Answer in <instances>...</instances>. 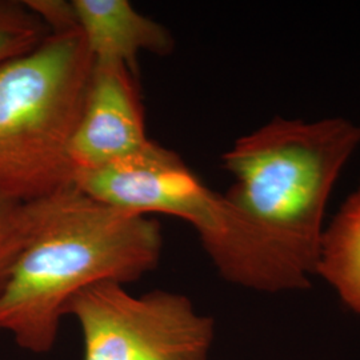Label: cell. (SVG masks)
Listing matches in <instances>:
<instances>
[{
    "label": "cell",
    "mask_w": 360,
    "mask_h": 360,
    "mask_svg": "<svg viewBox=\"0 0 360 360\" xmlns=\"http://www.w3.org/2000/svg\"><path fill=\"white\" fill-rule=\"evenodd\" d=\"M35 226L37 210L34 203L23 205L0 199V291L34 235Z\"/></svg>",
    "instance_id": "10"
},
{
    "label": "cell",
    "mask_w": 360,
    "mask_h": 360,
    "mask_svg": "<svg viewBox=\"0 0 360 360\" xmlns=\"http://www.w3.org/2000/svg\"><path fill=\"white\" fill-rule=\"evenodd\" d=\"M148 139L134 74L126 65L95 63L70 147L75 171L103 167L138 153Z\"/></svg>",
    "instance_id": "6"
},
{
    "label": "cell",
    "mask_w": 360,
    "mask_h": 360,
    "mask_svg": "<svg viewBox=\"0 0 360 360\" xmlns=\"http://www.w3.org/2000/svg\"><path fill=\"white\" fill-rule=\"evenodd\" d=\"M74 186L92 199L132 214H162L191 224L203 240L215 233L226 202L172 150L153 142L103 167L75 171Z\"/></svg>",
    "instance_id": "5"
},
{
    "label": "cell",
    "mask_w": 360,
    "mask_h": 360,
    "mask_svg": "<svg viewBox=\"0 0 360 360\" xmlns=\"http://www.w3.org/2000/svg\"><path fill=\"white\" fill-rule=\"evenodd\" d=\"M67 315L80 326L84 360H210L215 338L212 318L187 296L165 290L132 295L114 282L79 292Z\"/></svg>",
    "instance_id": "4"
},
{
    "label": "cell",
    "mask_w": 360,
    "mask_h": 360,
    "mask_svg": "<svg viewBox=\"0 0 360 360\" xmlns=\"http://www.w3.org/2000/svg\"><path fill=\"white\" fill-rule=\"evenodd\" d=\"M316 276L360 316V183L324 231Z\"/></svg>",
    "instance_id": "8"
},
{
    "label": "cell",
    "mask_w": 360,
    "mask_h": 360,
    "mask_svg": "<svg viewBox=\"0 0 360 360\" xmlns=\"http://www.w3.org/2000/svg\"><path fill=\"white\" fill-rule=\"evenodd\" d=\"M92 68L79 30L0 67V199L27 205L74 186L70 147Z\"/></svg>",
    "instance_id": "3"
},
{
    "label": "cell",
    "mask_w": 360,
    "mask_h": 360,
    "mask_svg": "<svg viewBox=\"0 0 360 360\" xmlns=\"http://www.w3.org/2000/svg\"><path fill=\"white\" fill-rule=\"evenodd\" d=\"M37 226L0 291V333L51 351L71 299L91 285H126L159 263V221L98 202L75 186L34 202Z\"/></svg>",
    "instance_id": "2"
},
{
    "label": "cell",
    "mask_w": 360,
    "mask_h": 360,
    "mask_svg": "<svg viewBox=\"0 0 360 360\" xmlns=\"http://www.w3.org/2000/svg\"><path fill=\"white\" fill-rule=\"evenodd\" d=\"M49 30L23 1L0 0V67L32 51Z\"/></svg>",
    "instance_id": "9"
},
{
    "label": "cell",
    "mask_w": 360,
    "mask_h": 360,
    "mask_svg": "<svg viewBox=\"0 0 360 360\" xmlns=\"http://www.w3.org/2000/svg\"><path fill=\"white\" fill-rule=\"evenodd\" d=\"M360 146V124L274 117L221 155L233 178L224 199L240 233V285L266 294L309 288L316 276L324 212Z\"/></svg>",
    "instance_id": "1"
},
{
    "label": "cell",
    "mask_w": 360,
    "mask_h": 360,
    "mask_svg": "<svg viewBox=\"0 0 360 360\" xmlns=\"http://www.w3.org/2000/svg\"><path fill=\"white\" fill-rule=\"evenodd\" d=\"M27 7L38 16L49 34L79 30L72 1L65 0H25Z\"/></svg>",
    "instance_id": "11"
},
{
    "label": "cell",
    "mask_w": 360,
    "mask_h": 360,
    "mask_svg": "<svg viewBox=\"0 0 360 360\" xmlns=\"http://www.w3.org/2000/svg\"><path fill=\"white\" fill-rule=\"evenodd\" d=\"M77 28L95 63L138 70L141 52L166 56L175 40L166 27L138 13L127 0H72Z\"/></svg>",
    "instance_id": "7"
}]
</instances>
